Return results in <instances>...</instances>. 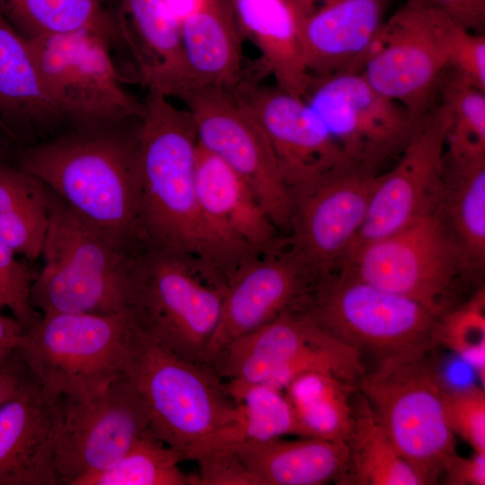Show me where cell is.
I'll list each match as a JSON object with an SVG mask.
<instances>
[{
  "label": "cell",
  "instance_id": "cell-1",
  "mask_svg": "<svg viewBox=\"0 0 485 485\" xmlns=\"http://www.w3.org/2000/svg\"><path fill=\"white\" fill-rule=\"evenodd\" d=\"M148 90L138 130L141 227L145 246L172 251L208 280L225 287L246 256L227 244L207 219L196 185L198 137L187 109Z\"/></svg>",
  "mask_w": 485,
  "mask_h": 485
},
{
  "label": "cell",
  "instance_id": "cell-23",
  "mask_svg": "<svg viewBox=\"0 0 485 485\" xmlns=\"http://www.w3.org/2000/svg\"><path fill=\"white\" fill-rule=\"evenodd\" d=\"M180 27L187 70L183 92L190 87L234 90L242 80L243 34L233 0H195L180 18Z\"/></svg>",
  "mask_w": 485,
  "mask_h": 485
},
{
  "label": "cell",
  "instance_id": "cell-19",
  "mask_svg": "<svg viewBox=\"0 0 485 485\" xmlns=\"http://www.w3.org/2000/svg\"><path fill=\"white\" fill-rule=\"evenodd\" d=\"M65 403L36 383L0 407V485H60L54 454Z\"/></svg>",
  "mask_w": 485,
  "mask_h": 485
},
{
  "label": "cell",
  "instance_id": "cell-5",
  "mask_svg": "<svg viewBox=\"0 0 485 485\" xmlns=\"http://www.w3.org/2000/svg\"><path fill=\"white\" fill-rule=\"evenodd\" d=\"M43 265L31 285L41 314L126 311L129 255L110 244L49 189Z\"/></svg>",
  "mask_w": 485,
  "mask_h": 485
},
{
  "label": "cell",
  "instance_id": "cell-6",
  "mask_svg": "<svg viewBox=\"0 0 485 485\" xmlns=\"http://www.w3.org/2000/svg\"><path fill=\"white\" fill-rule=\"evenodd\" d=\"M431 352L378 363L357 384L386 435L423 485L437 484L457 454L444 410L447 385Z\"/></svg>",
  "mask_w": 485,
  "mask_h": 485
},
{
  "label": "cell",
  "instance_id": "cell-16",
  "mask_svg": "<svg viewBox=\"0 0 485 485\" xmlns=\"http://www.w3.org/2000/svg\"><path fill=\"white\" fill-rule=\"evenodd\" d=\"M231 93L267 136L293 196L328 178L354 172L303 97L242 80Z\"/></svg>",
  "mask_w": 485,
  "mask_h": 485
},
{
  "label": "cell",
  "instance_id": "cell-38",
  "mask_svg": "<svg viewBox=\"0 0 485 485\" xmlns=\"http://www.w3.org/2000/svg\"><path fill=\"white\" fill-rule=\"evenodd\" d=\"M448 68L485 92V37L458 24L453 35Z\"/></svg>",
  "mask_w": 485,
  "mask_h": 485
},
{
  "label": "cell",
  "instance_id": "cell-4",
  "mask_svg": "<svg viewBox=\"0 0 485 485\" xmlns=\"http://www.w3.org/2000/svg\"><path fill=\"white\" fill-rule=\"evenodd\" d=\"M225 289L167 250L145 246L129 255L126 311L132 322L188 360L208 366Z\"/></svg>",
  "mask_w": 485,
  "mask_h": 485
},
{
  "label": "cell",
  "instance_id": "cell-13",
  "mask_svg": "<svg viewBox=\"0 0 485 485\" xmlns=\"http://www.w3.org/2000/svg\"><path fill=\"white\" fill-rule=\"evenodd\" d=\"M178 100L192 117L198 144L247 184L278 232L290 233L293 195L257 122L227 90L190 87Z\"/></svg>",
  "mask_w": 485,
  "mask_h": 485
},
{
  "label": "cell",
  "instance_id": "cell-30",
  "mask_svg": "<svg viewBox=\"0 0 485 485\" xmlns=\"http://www.w3.org/2000/svg\"><path fill=\"white\" fill-rule=\"evenodd\" d=\"M357 385L331 374L310 372L290 383L284 392L302 436L347 443L355 420Z\"/></svg>",
  "mask_w": 485,
  "mask_h": 485
},
{
  "label": "cell",
  "instance_id": "cell-7",
  "mask_svg": "<svg viewBox=\"0 0 485 485\" xmlns=\"http://www.w3.org/2000/svg\"><path fill=\"white\" fill-rule=\"evenodd\" d=\"M378 363L433 352L439 316L426 305L360 279L343 268L320 280L303 310Z\"/></svg>",
  "mask_w": 485,
  "mask_h": 485
},
{
  "label": "cell",
  "instance_id": "cell-47",
  "mask_svg": "<svg viewBox=\"0 0 485 485\" xmlns=\"http://www.w3.org/2000/svg\"><path fill=\"white\" fill-rule=\"evenodd\" d=\"M3 308V305L0 304V309Z\"/></svg>",
  "mask_w": 485,
  "mask_h": 485
},
{
  "label": "cell",
  "instance_id": "cell-41",
  "mask_svg": "<svg viewBox=\"0 0 485 485\" xmlns=\"http://www.w3.org/2000/svg\"><path fill=\"white\" fill-rule=\"evenodd\" d=\"M420 6L443 12L471 31L484 26L485 5L478 0H407Z\"/></svg>",
  "mask_w": 485,
  "mask_h": 485
},
{
  "label": "cell",
  "instance_id": "cell-43",
  "mask_svg": "<svg viewBox=\"0 0 485 485\" xmlns=\"http://www.w3.org/2000/svg\"><path fill=\"white\" fill-rule=\"evenodd\" d=\"M25 327L14 316L0 314V357L16 350Z\"/></svg>",
  "mask_w": 485,
  "mask_h": 485
},
{
  "label": "cell",
  "instance_id": "cell-9",
  "mask_svg": "<svg viewBox=\"0 0 485 485\" xmlns=\"http://www.w3.org/2000/svg\"><path fill=\"white\" fill-rule=\"evenodd\" d=\"M129 327L127 311L41 314L16 349L44 393L84 398L120 374Z\"/></svg>",
  "mask_w": 485,
  "mask_h": 485
},
{
  "label": "cell",
  "instance_id": "cell-35",
  "mask_svg": "<svg viewBox=\"0 0 485 485\" xmlns=\"http://www.w3.org/2000/svg\"><path fill=\"white\" fill-rule=\"evenodd\" d=\"M484 340L485 291L481 286L439 316L436 342L437 346L471 357L483 350Z\"/></svg>",
  "mask_w": 485,
  "mask_h": 485
},
{
  "label": "cell",
  "instance_id": "cell-44",
  "mask_svg": "<svg viewBox=\"0 0 485 485\" xmlns=\"http://www.w3.org/2000/svg\"><path fill=\"white\" fill-rule=\"evenodd\" d=\"M333 0H291L299 19L309 13L315 7Z\"/></svg>",
  "mask_w": 485,
  "mask_h": 485
},
{
  "label": "cell",
  "instance_id": "cell-17",
  "mask_svg": "<svg viewBox=\"0 0 485 485\" xmlns=\"http://www.w3.org/2000/svg\"><path fill=\"white\" fill-rule=\"evenodd\" d=\"M378 175L347 172L293 196L289 249L316 281L336 271L348 257L366 216Z\"/></svg>",
  "mask_w": 485,
  "mask_h": 485
},
{
  "label": "cell",
  "instance_id": "cell-31",
  "mask_svg": "<svg viewBox=\"0 0 485 485\" xmlns=\"http://www.w3.org/2000/svg\"><path fill=\"white\" fill-rule=\"evenodd\" d=\"M355 399V420L347 442L348 462L342 485H423L397 451L374 410L360 393Z\"/></svg>",
  "mask_w": 485,
  "mask_h": 485
},
{
  "label": "cell",
  "instance_id": "cell-15",
  "mask_svg": "<svg viewBox=\"0 0 485 485\" xmlns=\"http://www.w3.org/2000/svg\"><path fill=\"white\" fill-rule=\"evenodd\" d=\"M449 125V111L439 101L420 118L395 163L378 175L366 216L349 253L409 226L442 203Z\"/></svg>",
  "mask_w": 485,
  "mask_h": 485
},
{
  "label": "cell",
  "instance_id": "cell-10",
  "mask_svg": "<svg viewBox=\"0 0 485 485\" xmlns=\"http://www.w3.org/2000/svg\"><path fill=\"white\" fill-rule=\"evenodd\" d=\"M41 87L68 129L140 119L143 102L122 86L112 45L91 32L25 39Z\"/></svg>",
  "mask_w": 485,
  "mask_h": 485
},
{
  "label": "cell",
  "instance_id": "cell-29",
  "mask_svg": "<svg viewBox=\"0 0 485 485\" xmlns=\"http://www.w3.org/2000/svg\"><path fill=\"white\" fill-rule=\"evenodd\" d=\"M49 222V190L40 180L0 161V241L29 260L40 256Z\"/></svg>",
  "mask_w": 485,
  "mask_h": 485
},
{
  "label": "cell",
  "instance_id": "cell-24",
  "mask_svg": "<svg viewBox=\"0 0 485 485\" xmlns=\"http://www.w3.org/2000/svg\"><path fill=\"white\" fill-rule=\"evenodd\" d=\"M0 120L31 144L68 128L41 87L25 39L1 10Z\"/></svg>",
  "mask_w": 485,
  "mask_h": 485
},
{
  "label": "cell",
  "instance_id": "cell-40",
  "mask_svg": "<svg viewBox=\"0 0 485 485\" xmlns=\"http://www.w3.org/2000/svg\"><path fill=\"white\" fill-rule=\"evenodd\" d=\"M36 383L17 349L0 357V407Z\"/></svg>",
  "mask_w": 485,
  "mask_h": 485
},
{
  "label": "cell",
  "instance_id": "cell-26",
  "mask_svg": "<svg viewBox=\"0 0 485 485\" xmlns=\"http://www.w3.org/2000/svg\"><path fill=\"white\" fill-rule=\"evenodd\" d=\"M243 35L259 48L277 86L303 97L309 75L303 57L299 16L291 0H233Z\"/></svg>",
  "mask_w": 485,
  "mask_h": 485
},
{
  "label": "cell",
  "instance_id": "cell-14",
  "mask_svg": "<svg viewBox=\"0 0 485 485\" xmlns=\"http://www.w3.org/2000/svg\"><path fill=\"white\" fill-rule=\"evenodd\" d=\"M65 400L54 454L61 485L108 469L149 429L146 407L121 374L90 396Z\"/></svg>",
  "mask_w": 485,
  "mask_h": 485
},
{
  "label": "cell",
  "instance_id": "cell-37",
  "mask_svg": "<svg viewBox=\"0 0 485 485\" xmlns=\"http://www.w3.org/2000/svg\"><path fill=\"white\" fill-rule=\"evenodd\" d=\"M31 282L27 268L16 259L15 252L0 241V304L8 308L25 329L40 317L31 303Z\"/></svg>",
  "mask_w": 485,
  "mask_h": 485
},
{
  "label": "cell",
  "instance_id": "cell-27",
  "mask_svg": "<svg viewBox=\"0 0 485 485\" xmlns=\"http://www.w3.org/2000/svg\"><path fill=\"white\" fill-rule=\"evenodd\" d=\"M442 208L448 228L476 280L485 267V157L452 162L444 157Z\"/></svg>",
  "mask_w": 485,
  "mask_h": 485
},
{
  "label": "cell",
  "instance_id": "cell-33",
  "mask_svg": "<svg viewBox=\"0 0 485 485\" xmlns=\"http://www.w3.org/2000/svg\"><path fill=\"white\" fill-rule=\"evenodd\" d=\"M182 455L149 429L110 467L75 485H198L197 474L183 472Z\"/></svg>",
  "mask_w": 485,
  "mask_h": 485
},
{
  "label": "cell",
  "instance_id": "cell-2",
  "mask_svg": "<svg viewBox=\"0 0 485 485\" xmlns=\"http://www.w3.org/2000/svg\"><path fill=\"white\" fill-rule=\"evenodd\" d=\"M135 120L67 129L23 148L15 164L40 180L110 244L128 255L145 247L140 119L132 128Z\"/></svg>",
  "mask_w": 485,
  "mask_h": 485
},
{
  "label": "cell",
  "instance_id": "cell-36",
  "mask_svg": "<svg viewBox=\"0 0 485 485\" xmlns=\"http://www.w3.org/2000/svg\"><path fill=\"white\" fill-rule=\"evenodd\" d=\"M444 410L453 432L465 440L476 453H485V392L478 385L456 389L448 386Z\"/></svg>",
  "mask_w": 485,
  "mask_h": 485
},
{
  "label": "cell",
  "instance_id": "cell-21",
  "mask_svg": "<svg viewBox=\"0 0 485 485\" xmlns=\"http://www.w3.org/2000/svg\"><path fill=\"white\" fill-rule=\"evenodd\" d=\"M195 176L201 208L227 244L249 257L281 248L278 230L251 189L198 142Z\"/></svg>",
  "mask_w": 485,
  "mask_h": 485
},
{
  "label": "cell",
  "instance_id": "cell-32",
  "mask_svg": "<svg viewBox=\"0 0 485 485\" xmlns=\"http://www.w3.org/2000/svg\"><path fill=\"white\" fill-rule=\"evenodd\" d=\"M0 10L24 39L91 32L121 42L111 11L98 0H0Z\"/></svg>",
  "mask_w": 485,
  "mask_h": 485
},
{
  "label": "cell",
  "instance_id": "cell-12",
  "mask_svg": "<svg viewBox=\"0 0 485 485\" xmlns=\"http://www.w3.org/2000/svg\"><path fill=\"white\" fill-rule=\"evenodd\" d=\"M303 98L354 172L382 173L399 157L420 119L378 93L360 72L311 76Z\"/></svg>",
  "mask_w": 485,
  "mask_h": 485
},
{
  "label": "cell",
  "instance_id": "cell-11",
  "mask_svg": "<svg viewBox=\"0 0 485 485\" xmlns=\"http://www.w3.org/2000/svg\"><path fill=\"white\" fill-rule=\"evenodd\" d=\"M458 24L443 12L406 2L384 22L360 74L378 93L423 117L438 101Z\"/></svg>",
  "mask_w": 485,
  "mask_h": 485
},
{
  "label": "cell",
  "instance_id": "cell-34",
  "mask_svg": "<svg viewBox=\"0 0 485 485\" xmlns=\"http://www.w3.org/2000/svg\"><path fill=\"white\" fill-rule=\"evenodd\" d=\"M438 101L450 114L445 158L463 162L485 157V92L447 67L439 84Z\"/></svg>",
  "mask_w": 485,
  "mask_h": 485
},
{
  "label": "cell",
  "instance_id": "cell-8",
  "mask_svg": "<svg viewBox=\"0 0 485 485\" xmlns=\"http://www.w3.org/2000/svg\"><path fill=\"white\" fill-rule=\"evenodd\" d=\"M340 268L438 314L463 300V282H476L448 228L442 203L409 226L355 249Z\"/></svg>",
  "mask_w": 485,
  "mask_h": 485
},
{
  "label": "cell",
  "instance_id": "cell-18",
  "mask_svg": "<svg viewBox=\"0 0 485 485\" xmlns=\"http://www.w3.org/2000/svg\"><path fill=\"white\" fill-rule=\"evenodd\" d=\"M317 284L290 249L247 260L225 286L218 324L207 352V365L211 367L234 340L287 313L303 311Z\"/></svg>",
  "mask_w": 485,
  "mask_h": 485
},
{
  "label": "cell",
  "instance_id": "cell-46",
  "mask_svg": "<svg viewBox=\"0 0 485 485\" xmlns=\"http://www.w3.org/2000/svg\"><path fill=\"white\" fill-rule=\"evenodd\" d=\"M481 4L485 5V0H478Z\"/></svg>",
  "mask_w": 485,
  "mask_h": 485
},
{
  "label": "cell",
  "instance_id": "cell-45",
  "mask_svg": "<svg viewBox=\"0 0 485 485\" xmlns=\"http://www.w3.org/2000/svg\"><path fill=\"white\" fill-rule=\"evenodd\" d=\"M99 2H101V4H105L107 2L110 1V0H98Z\"/></svg>",
  "mask_w": 485,
  "mask_h": 485
},
{
  "label": "cell",
  "instance_id": "cell-48",
  "mask_svg": "<svg viewBox=\"0 0 485 485\" xmlns=\"http://www.w3.org/2000/svg\"><path fill=\"white\" fill-rule=\"evenodd\" d=\"M0 122H1V120H0Z\"/></svg>",
  "mask_w": 485,
  "mask_h": 485
},
{
  "label": "cell",
  "instance_id": "cell-25",
  "mask_svg": "<svg viewBox=\"0 0 485 485\" xmlns=\"http://www.w3.org/2000/svg\"><path fill=\"white\" fill-rule=\"evenodd\" d=\"M299 437L226 446L237 454L255 485H323L332 481L339 484L348 467L347 443Z\"/></svg>",
  "mask_w": 485,
  "mask_h": 485
},
{
  "label": "cell",
  "instance_id": "cell-3",
  "mask_svg": "<svg viewBox=\"0 0 485 485\" xmlns=\"http://www.w3.org/2000/svg\"><path fill=\"white\" fill-rule=\"evenodd\" d=\"M120 374L143 400L149 430L184 461L235 412L226 382L212 367L177 355L140 331L131 319Z\"/></svg>",
  "mask_w": 485,
  "mask_h": 485
},
{
  "label": "cell",
  "instance_id": "cell-39",
  "mask_svg": "<svg viewBox=\"0 0 485 485\" xmlns=\"http://www.w3.org/2000/svg\"><path fill=\"white\" fill-rule=\"evenodd\" d=\"M194 461L198 464V485H255L250 472L229 446L208 449Z\"/></svg>",
  "mask_w": 485,
  "mask_h": 485
},
{
  "label": "cell",
  "instance_id": "cell-28",
  "mask_svg": "<svg viewBox=\"0 0 485 485\" xmlns=\"http://www.w3.org/2000/svg\"><path fill=\"white\" fill-rule=\"evenodd\" d=\"M226 382V381H225ZM235 402L231 421L202 443L190 460L222 445L265 441L285 436H302L295 412L285 392L265 384L226 382Z\"/></svg>",
  "mask_w": 485,
  "mask_h": 485
},
{
  "label": "cell",
  "instance_id": "cell-42",
  "mask_svg": "<svg viewBox=\"0 0 485 485\" xmlns=\"http://www.w3.org/2000/svg\"><path fill=\"white\" fill-rule=\"evenodd\" d=\"M449 485H484L485 453H476L468 458L455 454L445 466L439 481Z\"/></svg>",
  "mask_w": 485,
  "mask_h": 485
},
{
  "label": "cell",
  "instance_id": "cell-20",
  "mask_svg": "<svg viewBox=\"0 0 485 485\" xmlns=\"http://www.w3.org/2000/svg\"><path fill=\"white\" fill-rule=\"evenodd\" d=\"M386 0H333L299 21L304 61L311 76L360 72L384 23Z\"/></svg>",
  "mask_w": 485,
  "mask_h": 485
},
{
  "label": "cell",
  "instance_id": "cell-22",
  "mask_svg": "<svg viewBox=\"0 0 485 485\" xmlns=\"http://www.w3.org/2000/svg\"><path fill=\"white\" fill-rule=\"evenodd\" d=\"M111 11L122 43L142 84L168 98L187 86L180 18L167 0H112Z\"/></svg>",
  "mask_w": 485,
  "mask_h": 485
}]
</instances>
